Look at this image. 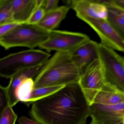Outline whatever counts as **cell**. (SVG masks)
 Instances as JSON below:
<instances>
[{
    "instance_id": "obj_1",
    "label": "cell",
    "mask_w": 124,
    "mask_h": 124,
    "mask_svg": "<svg viewBox=\"0 0 124 124\" xmlns=\"http://www.w3.org/2000/svg\"><path fill=\"white\" fill-rule=\"evenodd\" d=\"M30 114L41 124H85L90 107L76 83L32 103Z\"/></svg>"
},
{
    "instance_id": "obj_2",
    "label": "cell",
    "mask_w": 124,
    "mask_h": 124,
    "mask_svg": "<svg viewBox=\"0 0 124 124\" xmlns=\"http://www.w3.org/2000/svg\"><path fill=\"white\" fill-rule=\"evenodd\" d=\"M82 74L70 52H56L35 77L34 89L78 83Z\"/></svg>"
},
{
    "instance_id": "obj_3",
    "label": "cell",
    "mask_w": 124,
    "mask_h": 124,
    "mask_svg": "<svg viewBox=\"0 0 124 124\" xmlns=\"http://www.w3.org/2000/svg\"><path fill=\"white\" fill-rule=\"evenodd\" d=\"M50 57L48 53L34 49L11 54L0 59V75L10 79L23 70L43 66Z\"/></svg>"
},
{
    "instance_id": "obj_4",
    "label": "cell",
    "mask_w": 124,
    "mask_h": 124,
    "mask_svg": "<svg viewBox=\"0 0 124 124\" xmlns=\"http://www.w3.org/2000/svg\"><path fill=\"white\" fill-rule=\"evenodd\" d=\"M50 32L38 24H20L0 37V45L6 50L19 47L34 49L39 47L47 39Z\"/></svg>"
},
{
    "instance_id": "obj_5",
    "label": "cell",
    "mask_w": 124,
    "mask_h": 124,
    "mask_svg": "<svg viewBox=\"0 0 124 124\" xmlns=\"http://www.w3.org/2000/svg\"><path fill=\"white\" fill-rule=\"evenodd\" d=\"M98 50L105 85L124 95V58L101 43Z\"/></svg>"
},
{
    "instance_id": "obj_6",
    "label": "cell",
    "mask_w": 124,
    "mask_h": 124,
    "mask_svg": "<svg viewBox=\"0 0 124 124\" xmlns=\"http://www.w3.org/2000/svg\"><path fill=\"white\" fill-rule=\"evenodd\" d=\"M90 106L94 103L96 97L105 86L104 74L99 58L93 62L84 70L79 83Z\"/></svg>"
},
{
    "instance_id": "obj_7",
    "label": "cell",
    "mask_w": 124,
    "mask_h": 124,
    "mask_svg": "<svg viewBox=\"0 0 124 124\" xmlns=\"http://www.w3.org/2000/svg\"><path fill=\"white\" fill-rule=\"evenodd\" d=\"M89 40L83 33L55 30L50 31L47 39L39 47L48 52H70Z\"/></svg>"
},
{
    "instance_id": "obj_8",
    "label": "cell",
    "mask_w": 124,
    "mask_h": 124,
    "mask_svg": "<svg viewBox=\"0 0 124 124\" xmlns=\"http://www.w3.org/2000/svg\"><path fill=\"white\" fill-rule=\"evenodd\" d=\"M82 21L97 33L101 39V44L114 50L124 52V38L107 20L85 18Z\"/></svg>"
},
{
    "instance_id": "obj_9",
    "label": "cell",
    "mask_w": 124,
    "mask_h": 124,
    "mask_svg": "<svg viewBox=\"0 0 124 124\" xmlns=\"http://www.w3.org/2000/svg\"><path fill=\"white\" fill-rule=\"evenodd\" d=\"M67 2L81 20L91 18L107 20L108 10L100 0H70Z\"/></svg>"
},
{
    "instance_id": "obj_10",
    "label": "cell",
    "mask_w": 124,
    "mask_h": 124,
    "mask_svg": "<svg viewBox=\"0 0 124 124\" xmlns=\"http://www.w3.org/2000/svg\"><path fill=\"white\" fill-rule=\"evenodd\" d=\"M91 119L100 124H122L124 101L112 105L93 104L90 106Z\"/></svg>"
},
{
    "instance_id": "obj_11",
    "label": "cell",
    "mask_w": 124,
    "mask_h": 124,
    "mask_svg": "<svg viewBox=\"0 0 124 124\" xmlns=\"http://www.w3.org/2000/svg\"><path fill=\"white\" fill-rule=\"evenodd\" d=\"M98 46L99 43L89 40L70 52L82 74L89 64L99 58Z\"/></svg>"
},
{
    "instance_id": "obj_12",
    "label": "cell",
    "mask_w": 124,
    "mask_h": 124,
    "mask_svg": "<svg viewBox=\"0 0 124 124\" xmlns=\"http://www.w3.org/2000/svg\"><path fill=\"white\" fill-rule=\"evenodd\" d=\"M14 18L19 24L27 23L33 13L42 7L44 0H10Z\"/></svg>"
},
{
    "instance_id": "obj_13",
    "label": "cell",
    "mask_w": 124,
    "mask_h": 124,
    "mask_svg": "<svg viewBox=\"0 0 124 124\" xmlns=\"http://www.w3.org/2000/svg\"><path fill=\"white\" fill-rule=\"evenodd\" d=\"M43 66L23 70L13 76L10 79L9 84L5 87L9 104L12 107L20 101L17 97V90L23 81L29 78H33L38 75Z\"/></svg>"
},
{
    "instance_id": "obj_14",
    "label": "cell",
    "mask_w": 124,
    "mask_h": 124,
    "mask_svg": "<svg viewBox=\"0 0 124 124\" xmlns=\"http://www.w3.org/2000/svg\"><path fill=\"white\" fill-rule=\"evenodd\" d=\"M70 9L67 5L62 6L53 10L46 13L38 25L49 31L55 30L66 18Z\"/></svg>"
},
{
    "instance_id": "obj_15",
    "label": "cell",
    "mask_w": 124,
    "mask_h": 124,
    "mask_svg": "<svg viewBox=\"0 0 124 124\" xmlns=\"http://www.w3.org/2000/svg\"><path fill=\"white\" fill-rule=\"evenodd\" d=\"M123 101H124V95L118 93L105 85L96 97L94 103L112 105Z\"/></svg>"
},
{
    "instance_id": "obj_16",
    "label": "cell",
    "mask_w": 124,
    "mask_h": 124,
    "mask_svg": "<svg viewBox=\"0 0 124 124\" xmlns=\"http://www.w3.org/2000/svg\"><path fill=\"white\" fill-rule=\"evenodd\" d=\"M64 86L47 87L34 89L32 92L29 98L25 103L30 106L34 102L48 97L59 90Z\"/></svg>"
},
{
    "instance_id": "obj_17",
    "label": "cell",
    "mask_w": 124,
    "mask_h": 124,
    "mask_svg": "<svg viewBox=\"0 0 124 124\" xmlns=\"http://www.w3.org/2000/svg\"><path fill=\"white\" fill-rule=\"evenodd\" d=\"M14 22L16 23L14 18L10 0H0V25Z\"/></svg>"
},
{
    "instance_id": "obj_18",
    "label": "cell",
    "mask_w": 124,
    "mask_h": 124,
    "mask_svg": "<svg viewBox=\"0 0 124 124\" xmlns=\"http://www.w3.org/2000/svg\"><path fill=\"white\" fill-rule=\"evenodd\" d=\"M34 80L32 78H29L23 82L17 90V97L20 101L24 103L29 98L34 89Z\"/></svg>"
},
{
    "instance_id": "obj_19",
    "label": "cell",
    "mask_w": 124,
    "mask_h": 124,
    "mask_svg": "<svg viewBox=\"0 0 124 124\" xmlns=\"http://www.w3.org/2000/svg\"><path fill=\"white\" fill-rule=\"evenodd\" d=\"M107 20L124 38V18L108 11Z\"/></svg>"
},
{
    "instance_id": "obj_20",
    "label": "cell",
    "mask_w": 124,
    "mask_h": 124,
    "mask_svg": "<svg viewBox=\"0 0 124 124\" xmlns=\"http://www.w3.org/2000/svg\"><path fill=\"white\" fill-rule=\"evenodd\" d=\"M17 118V115L9 104L0 112V124H15Z\"/></svg>"
},
{
    "instance_id": "obj_21",
    "label": "cell",
    "mask_w": 124,
    "mask_h": 124,
    "mask_svg": "<svg viewBox=\"0 0 124 124\" xmlns=\"http://www.w3.org/2000/svg\"><path fill=\"white\" fill-rule=\"evenodd\" d=\"M100 1L107 7L109 11L114 13L124 18V8L115 4L114 0H100Z\"/></svg>"
},
{
    "instance_id": "obj_22",
    "label": "cell",
    "mask_w": 124,
    "mask_h": 124,
    "mask_svg": "<svg viewBox=\"0 0 124 124\" xmlns=\"http://www.w3.org/2000/svg\"><path fill=\"white\" fill-rule=\"evenodd\" d=\"M45 14V11L42 6L39 8L33 13L27 23L34 25L38 24L43 18Z\"/></svg>"
},
{
    "instance_id": "obj_23",
    "label": "cell",
    "mask_w": 124,
    "mask_h": 124,
    "mask_svg": "<svg viewBox=\"0 0 124 124\" xmlns=\"http://www.w3.org/2000/svg\"><path fill=\"white\" fill-rule=\"evenodd\" d=\"M19 24H20L14 22L0 25V37L8 34Z\"/></svg>"
},
{
    "instance_id": "obj_24",
    "label": "cell",
    "mask_w": 124,
    "mask_h": 124,
    "mask_svg": "<svg viewBox=\"0 0 124 124\" xmlns=\"http://www.w3.org/2000/svg\"><path fill=\"white\" fill-rule=\"evenodd\" d=\"M59 2L58 0H44L42 7L47 13L58 8Z\"/></svg>"
},
{
    "instance_id": "obj_25",
    "label": "cell",
    "mask_w": 124,
    "mask_h": 124,
    "mask_svg": "<svg viewBox=\"0 0 124 124\" xmlns=\"http://www.w3.org/2000/svg\"><path fill=\"white\" fill-rule=\"evenodd\" d=\"M0 112L5 108L9 104L8 103V96L6 94L5 87L0 85Z\"/></svg>"
},
{
    "instance_id": "obj_26",
    "label": "cell",
    "mask_w": 124,
    "mask_h": 124,
    "mask_svg": "<svg viewBox=\"0 0 124 124\" xmlns=\"http://www.w3.org/2000/svg\"><path fill=\"white\" fill-rule=\"evenodd\" d=\"M20 124H41L36 120L31 119L25 116H22L18 120Z\"/></svg>"
},
{
    "instance_id": "obj_27",
    "label": "cell",
    "mask_w": 124,
    "mask_h": 124,
    "mask_svg": "<svg viewBox=\"0 0 124 124\" xmlns=\"http://www.w3.org/2000/svg\"><path fill=\"white\" fill-rule=\"evenodd\" d=\"M115 4L124 8V0H114Z\"/></svg>"
},
{
    "instance_id": "obj_28",
    "label": "cell",
    "mask_w": 124,
    "mask_h": 124,
    "mask_svg": "<svg viewBox=\"0 0 124 124\" xmlns=\"http://www.w3.org/2000/svg\"><path fill=\"white\" fill-rule=\"evenodd\" d=\"M100 124L99 123H98L97 122H96L95 120H94L93 119H91V122L90 123V124Z\"/></svg>"
}]
</instances>
